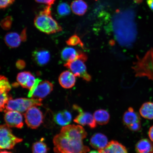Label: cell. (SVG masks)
I'll list each match as a JSON object with an SVG mask.
<instances>
[{
	"label": "cell",
	"instance_id": "35",
	"mask_svg": "<svg viewBox=\"0 0 153 153\" xmlns=\"http://www.w3.org/2000/svg\"><path fill=\"white\" fill-rule=\"evenodd\" d=\"M26 29L25 28L21 33L23 42L25 41L27 38Z\"/></svg>",
	"mask_w": 153,
	"mask_h": 153
},
{
	"label": "cell",
	"instance_id": "34",
	"mask_svg": "<svg viewBox=\"0 0 153 153\" xmlns=\"http://www.w3.org/2000/svg\"><path fill=\"white\" fill-rule=\"evenodd\" d=\"M16 66L17 68L21 69L23 68H24L25 66V63L23 60H19L17 62Z\"/></svg>",
	"mask_w": 153,
	"mask_h": 153
},
{
	"label": "cell",
	"instance_id": "2",
	"mask_svg": "<svg viewBox=\"0 0 153 153\" xmlns=\"http://www.w3.org/2000/svg\"><path fill=\"white\" fill-rule=\"evenodd\" d=\"M51 6H47L34 19L36 27L47 34L55 33L62 30V27L51 16Z\"/></svg>",
	"mask_w": 153,
	"mask_h": 153
},
{
	"label": "cell",
	"instance_id": "39",
	"mask_svg": "<svg viewBox=\"0 0 153 153\" xmlns=\"http://www.w3.org/2000/svg\"><path fill=\"white\" fill-rule=\"evenodd\" d=\"M136 3L139 4L142 2L143 0H134Z\"/></svg>",
	"mask_w": 153,
	"mask_h": 153
},
{
	"label": "cell",
	"instance_id": "23",
	"mask_svg": "<svg viewBox=\"0 0 153 153\" xmlns=\"http://www.w3.org/2000/svg\"><path fill=\"white\" fill-rule=\"evenodd\" d=\"M137 153H153V143L147 139L140 140L135 145Z\"/></svg>",
	"mask_w": 153,
	"mask_h": 153
},
{
	"label": "cell",
	"instance_id": "11",
	"mask_svg": "<svg viewBox=\"0 0 153 153\" xmlns=\"http://www.w3.org/2000/svg\"><path fill=\"white\" fill-rule=\"evenodd\" d=\"M11 86L8 79L3 76L0 75V112L5 111L7 102L11 97L9 93Z\"/></svg>",
	"mask_w": 153,
	"mask_h": 153
},
{
	"label": "cell",
	"instance_id": "30",
	"mask_svg": "<svg viewBox=\"0 0 153 153\" xmlns=\"http://www.w3.org/2000/svg\"><path fill=\"white\" fill-rule=\"evenodd\" d=\"M13 19L11 16H7L0 23V25L4 30H8L10 29L12 26Z\"/></svg>",
	"mask_w": 153,
	"mask_h": 153
},
{
	"label": "cell",
	"instance_id": "18",
	"mask_svg": "<svg viewBox=\"0 0 153 153\" xmlns=\"http://www.w3.org/2000/svg\"><path fill=\"white\" fill-rule=\"evenodd\" d=\"M35 78L29 72L24 71L18 74L17 81L25 88L30 89L35 81Z\"/></svg>",
	"mask_w": 153,
	"mask_h": 153
},
{
	"label": "cell",
	"instance_id": "19",
	"mask_svg": "<svg viewBox=\"0 0 153 153\" xmlns=\"http://www.w3.org/2000/svg\"><path fill=\"white\" fill-rule=\"evenodd\" d=\"M108 139L105 135L101 133H95L91 137V146L99 150H102L108 144Z\"/></svg>",
	"mask_w": 153,
	"mask_h": 153
},
{
	"label": "cell",
	"instance_id": "17",
	"mask_svg": "<svg viewBox=\"0 0 153 153\" xmlns=\"http://www.w3.org/2000/svg\"><path fill=\"white\" fill-rule=\"evenodd\" d=\"M59 81L61 86L64 88H71L75 85L76 76L72 72L66 71L60 74Z\"/></svg>",
	"mask_w": 153,
	"mask_h": 153
},
{
	"label": "cell",
	"instance_id": "9",
	"mask_svg": "<svg viewBox=\"0 0 153 153\" xmlns=\"http://www.w3.org/2000/svg\"><path fill=\"white\" fill-rule=\"evenodd\" d=\"M123 121L124 124L131 131H137L141 128L140 116L131 107L124 113Z\"/></svg>",
	"mask_w": 153,
	"mask_h": 153
},
{
	"label": "cell",
	"instance_id": "32",
	"mask_svg": "<svg viewBox=\"0 0 153 153\" xmlns=\"http://www.w3.org/2000/svg\"><path fill=\"white\" fill-rule=\"evenodd\" d=\"M15 0H0V9L7 8L14 2Z\"/></svg>",
	"mask_w": 153,
	"mask_h": 153
},
{
	"label": "cell",
	"instance_id": "31",
	"mask_svg": "<svg viewBox=\"0 0 153 153\" xmlns=\"http://www.w3.org/2000/svg\"><path fill=\"white\" fill-rule=\"evenodd\" d=\"M41 81L42 80L40 79L39 78H37V79H36L35 82H34L33 85L32 86L31 88L30 89V91L29 92L28 95V97H29L30 98V97H32L34 92L35 91L38 85H39V84Z\"/></svg>",
	"mask_w": 153,
	"mask_h": 153
},
{
	"label": "cell",
	"instance_id": "5",
	"mask_svg": "<svg viewBox=\"0 0 153 153\" xmlns=\"http://www.w3.org/2000/svg\"><path fill=\"white\" fill-rule=\"evenodd\" d=\"M42 102V100L40 99L22 98L13 99L11 97L6 106L4 112L12 110L24 112L32 107L41 106Z\"/></svg>",
	"mask_w": 153,
	"mask_h": 153
},
{
	"label": "cell",
	"instance_id": "10",
	"mask_svg": "<svg viewBox=\"0 0 153 153\" xmlns=\"http://www.w3.org/2000/svg\"><path fill=\"white\" fill-rule=\"evenodd\" d=\"M60 134L64 136L83 141L87 136L85 129L79 125H68L63 127Z\"/></svg>",
	"mask_w": 153,
	"mask_h": 153
},
{
	"label": "cell",
	"instance_id": "22",
	"mask_svg": "<svg viewBox=\"0 0 153 153\" xmlns=\"http://www.w3.org/2000/svg\"><path fill=\"white\" fill-rule=\"evenodd\" d=\"M4 40L7 46L12 48L18 47L22 41L21 34L19 35V34L15 32L7 33L5 36Z\"/></svg>",
	"mask_w": 153,
	"mask_h": 153
},
{
	"label": "cell",
	"instance_id": "20",
	"mask_svg": "<svg viewBox=\"0 0 153 153\" xmlns=\"http://www.w3.org/2000/svg\"><path fill=\"white\" fill-rule=\"evenodd\" d=\"M71 114L66 110L60 111L54 114L53 120L58 125L62 126H68L71 122Z\"/></svg>",
	"mask_w": 153,
	"mask_h": 153
},
{
	"label": "cell",
	"instance_id": "8",
	"mask_svg": "<svg viewBox=\"0 0 153 153\" xmlns=\"http://www.w3.org/2000/svg\"><path fill=\"white\" fill-rule=\"evenodd\" d=\"M25 121L28 127L36 129L43 123V113L37 106H33L26 111L24 114Z\"/></svg>",
	"mask_w": 153,
	"mask_h": 153
},
{
	"label": "cell",
	"instance_id": "38",
	"mask_svg": "<svg viewBox=\"0 0 153 153\" xmlns=\"http://www.w3.org/2000/svg\"><path fill=\"white\" fill-rule=\"evenodd\" d=\"M147 3L149 8L153 11V0H147Z\"/></svg>",
	"mask_w": 153,
	"mask_h": 153
},
{
	"label": "cell",
	"instance_id": "7",
	"mask_svg": "<svg viewBox=\"0 0 153 153\" xmlns=\"http://www.w3.org/2000/svg\"><path fill=\"white\" fill-rule=\"evenodd\" d=\"M71 71L76 77L82 78L87 82L91 81V76L88 73L85 62L80 59L67 62L64 65Z\"/></svg>",
	"mask_w": 153,
	"mask_h": 153
},
{
	"label": "cell",
	"instance_id": "36",
	"mask_svg": "<svg viewBox=\"0 0 153 153\" xmlns=\"http://www.w3.org/2000/svg\"><path fill=\"white\" fill-rule=\"evenodd\" d=\"M148 134L151 141L153 142V125L149 129Z\"/></svg>",
	"mask_w": 153,
	"mask_h": 153
},
{
	"label": "cell",
	"instance_id": "16",
	"mask_svg": "<svg viewBox=\"0 0 153 153\" xmlns=\"http://www.w3.org/2000/svg\"><path fill=\"white\" fill-rule=\"evenodd\" d=\"M32 58L34 62L38 65L43 66L49 62L50 59V53L45 49L35 50L32 53Z\"/></svg>",
	"mask_w": 153,
	"mask_h": 153
},
{
	"label": "cell",
	"instance_id": "14",
	"mask_svg": "<svg viewBox=\"0 0 153 153\" xmlns=\"http://www.w3.org/2000/svg\"><path fill=\"white\" fill-rule=\"evenodd\" d=\"M62 60L67 62H72L76 59H80L84 62L88 59L87 55L85 53L71 47H66L62 50L61 53Z\"/></svg>",
	"mask_w": 153,
	"mask_h": 153
},
{
	"label": "cell",
	"instance_id": "24",
	"mask_svg": "<svg viewBox=\"0 0 153 153\" xmlns=\"http://www.w3.org/2000/svg\"><path fill=\"white\" fill-rule=\"evenodd\" d=\"M71 7L74 14L82 16L87 12L88 5L83 0H75L71 3Z\"/></svg>",
	"mask_w": 153,
	"mask_h": 153
},
{
	"label": "cell",
	"instance_id": "28",
	"mask_svg": "<svg viewBox=\"0 0 153 153\" xmlns=\"http://www.w3.org/2000/svg\"><path fill=\"white\" fill-rule=\"evenodd\" d=\"M57 12L59 16H66L70 14V7L68 3H61L57 6Z\"/></svg>",
	"mask_w": 153,
	"mask_h": 153
},
{
	"label": "cell",
	"instance_id": "29",
	"mask_svg": "<svg viewBox=\"0 0 153 153\" xmlns=\"http://www.w3.org/2000/svg\"><path fill=\"white\" fill-rule=\"evenodd\" d=\"M66 43L67 45L70 46L78 45L82 48L84 46L83 44L82 43L79 37L76 34H74L69 38L66 41Z\"/></svg>",
	"mask_w": 153,
	"mask_h": 153
},
{
	"label": "cell",
	"instance_id": "4",
	"mask_svg": "<svg viewBox=\"0 0 153 153\" xmlns=\"http://www.w3.org/2000/svg\"><path fill=\"white\" fill-rule=\"evenodd\" d=\"M132 69L136 77H146L153 81V49L147 51L142 58L137 57Z\"/></svg>",
	"mask_w": 153,
	"mask_h": 153
},
{
	"label": "cell",
	"instance_id": "41",
	"mask_svg": "<svg viewBox=\"0 0 153 153\" xmlns=\"http://www.w3.org/2000/svg\"><path fill=\"white\" fill-rule=\"evenodd\" d=\"M0 153H13L12 152H7V151H1Z\"/></svg>",
	"mask_w": 153,
	"mask_h": 153
},
{
	"label": "cell",
	"instance_id": "12",
	"mask_svg": "<svg viewBox=\"0 0 153 153\" xmlns=\"http://www.w3.org/2000/svg\"><path fill=\"white\" fill-rule=\"evenodd\" d=\"M74 108L79 114L74 118L75 123L82 126H88L91 128L97 127L96 122L94 116L89 112H84L82 109L76 105H74Z\"/></svg>",
	"mask_w": 153,
	"mask_h": 153
},
{
	"label": "cell",
	"instance_id": "25",
	"mask_svg": "<svg viewBox=\"0 0 153 153\" xmlns=\"http://www.w3.org/2000/svg\"><path fill=\"white\" fill-rule=\"evenodd\" d=\"M96 122L100 125H105L109 121V113L106 110L99 109L96 111L93 114Z\"/></svg>",
	"mask_w": 153,
	"mask_h": 153
},
{
	"label": "cell",
	"instance_id": "26",
	"mask_svg": "<svg viewBox=\"0 0 153 153\" xmlns=\"http://www.w3.org/2000/svg\"><path fill=\"white\" fill-rule=\"evenodd\" d=\"M141 116L145 119H153V103L148 102L144 103L139 110Z\"/></svg>",
	"mask_w": 153,
	"mask_h": 153
},
{
	"label": "cell",
	"instance_id": "27",
	"mask_svg": "<svg viewBox=\"0 0 153 153\" xmlns=\"http://www.w3.org/2000/svg\"><path fill=\"white\" fill-rule=\"evenodd\" d=\"M48 148L46 144L42 141H38L32 145V153H47Z\"/></svg>",
	"mask_w": 153,
	"mask_h": 153
},
{
	"label": "cell",
	"instance_id": "1",
	"mask_svg": "<svg viewBox=\"0 0 153 153\" xmlns=\"http://www.w3.org/2000/svg\"><path fill=\"white\" fill-rule=\"evenodd\" d=\"M112 27L115 38L122 46L131 47L137 37L134 14L131 10H117L112 20Z\"/></svg>",
	"mask_w": 153,
	"mask_h": 153
},
{
	"label": "cell",
	"instance_id": "15",
	"mask_svg": "<svg viewBox=\"0 0 153 153\" xmlns=\"http://www.w3.org/2000/svg\"><path fill=\"white\" fill-rule=\"evenodd\" d=\"M53 84L47 81L40 82L34 92L32 98L42 99L48 95L53 90Z\"/></svg>",
	"mask_w": 153,
	"mask_h": 153
},
{
	"label": "cell",
	"instance_id": "33",
	"mask_svg": "<svg viewBox=\"0 0 153 153\" xmlns=\"http://www.w3.org/2000/svg\"><path fill=\"white\" fill-rule=\"evenodd\" d=\"M38 3L45 4L47 6H51L54 4L56 0H35Z\"/></svg>",
	"mask_w": 153,
	"mask_h": 153
},
{
	"label": "cell",
	"instance_id": "13",
	"mask_svg": "<svg viewBox=\"0 0 153 153\" xmlns=\"http://www.w3.org/2000/svg\"><path fill=\"white\" fill-rule=\"evenodd\" d=\"M4 120L6 124L9 127L21 129L23 127L22 116L16 111L9 110L5 111Z\"/></svg>",
	"mask_w": 153,
	"mask_h": 153
},
{
	"label": "cell",
	"instance_id": "37",
	"mask_svg": "<svg viewBox=\"0 0 153 153\" xmlns=\"http://www.w3.org/2000/svg\"><path fill=\"white\" fill-rule=\"evenodd\" d=\"M53 150H54L55 153H72L65 152V151H63L60 149L56 148V147H54Z\"/></svg>",
	"mask_w": 153,
	"mask_h": 153
},
{
	"label": "cell",
	"instance_id": "3",
	"mask_svg": "<svg viewBox=\"0 0 153 153\" xmlns=\"http://www.w3.org/2000/svg\"><path fill=\"white\" fill-rule=\"evenodd\" d=\"M55 147L66 152L72 153H87L88 147L83 144V141L64 136L59 133L53 139Z\"/></svg>",
	"mask_w": 153,
	"mask_h": 153
},
{
	"label": "cell",
	"instance_id": "40",
	"mask_svg": "<svg viewBox=\"0 0 153 153\" xmlns=\"http://www.w3.org/2000/svg\"><path fill=\"white\" fill-rule=\"evenodd\" d=\"M88 153H100L99 151H91V152H90Z\"/></svg>",
	"mask_w": 153,
	"mask_h": 153
},
{
	"label": "cell",
	"instance_id": "6",
	"mask_svg": "<svg viewBox=\"0 0 153 153\" xmlns=\"http://www.w3.org/2000/svg\"><path fill=\"white\" fill-rule=\"evenodd\" d=\"M22 139L15 136L12 131L7 125H0V150L12 149Z\"/></svg>",
	"mask_w": 153,
	"mask_h": 153
},
{
	"label": "cell",
	"instance_id": "42",
	"mask_svg": "<svg viewBox=\"0 0 153 153\" xmlns=\"http://www.w3.org/2000/svg\"><path fill=\"white\" fill-rule=\"evenodd\" d=\"M95 1H97V0H95Z\"/></svg>",
	"mask_w": 153,
	"mask_h": 153
},
{
	"label": "cell",
	"instance_id": "21",
	"mask_svg": "<svg viewBox=\"0 0 153 153\" xmlns=\"http://www.w3.org/2000/svg\"><path fill=\"white\" fill-rule=\"evenodd\" d=\"M99 151L100 153H128L125 146L114 140L110 141L104 149Z\"/></svg>",
	"mask_w": 153,
	"mask_h": 153
}]
</instances>
